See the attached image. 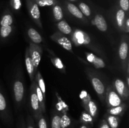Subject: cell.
Returning a JSON list of instances; mask_svg holds the SVG:
<instances>
[{
  "instance_id": "d590c367",
  "label": "cell",
  "mask_w": 129,
  "mask_h": 128,
  "mask_svg": "<svg viewBox=\"0 0 129 128\" xmlns=\"http://www.w3.org/2000/svg\"><path fill=\"white\" fill-rule=\"evenodd\" d=\"M26 128H35V125H34V119L31 117V115H28L26 119Z\"/></svg>"
},
{
  "instance_id": "e0dca14e",
  "label": "cell",
  "mask_w": 129,
  "mask_h": 128,
  "mask_svg": "<svg viewBox=\"0 0 129 128\" xmlns=\"http://www.w3.org/2000/svg\"><path fill=\"white\" fill-rule=\"evenodd\" d=\"M27 33L29 38L31 39V40L34 43L39 44L42 41V38L41 35L35 29L30 28L28 30Z\"/></svg>"
},
{
  "instance_id": "f1b7e54d",
  "label": "cell",
  "mask_w": 129,
  "mask_h": 128,
  "mask_svg": "<svg viewBox=\"0 0 129 128\" xmlns=\"http://www.w3.org/2000/svg\"><path fill=\"white\" fill-rule=\"evenodd\" d=\"M79 97L81 99L84 108H85L86 107L88 103L89 102V100L91 99L90 95H89L86 90H82V91L81 92L80 95H79Z\"/></svg>"
},
{
  "instance_id": "9c48e42d",
  "label": "cell",
  "mask_w": 129,
  "mask_h": 128,
  "mask_svg": "<svg viewBox=\"0 0 129 128\" xmlns=\"http://www.w3.org/2000/svg\"><path fill=\"white\" fill-rule=\"evenodd\" d=\"M13 91L15 100L18 104H19L23 100L24 95V86L20 80H17L15 82L13 85Z\"/></svg>"
},
{
  "instance_id": "4316f807",
  "label": "cell",
  "mask_w": 129,
  "mask_h": 128,
  "mask_svg": "<svg viewBox=\"0 0 129 128\" xmlns=\"http://www.w3.org/2000/svg\"><path fill=\"white\" fill-rule=\"evenodd\" d=\"M60 122L61 128H69L71 124V120L66 114H64L60 116Z\"/></svg>"
},
{
  "instance_id": "4fadbf2b",
  "label": "cell",
  "mask_w": 129,
  "mask_h": 128,
  "mask_svg": "<svg viewBox=\"0 0 129 128\" xmlns=\"http://www.w3.org/2000/svg\"><path fill=\"white\" fill-rule=\"evenodd\" d=\"M94 24L100 31H103V32L106 31L108 29V26H107L105 19L102 15H99V14L96 15L94 16Z\"/></svg>"
},
{
  "instance_id": "9a60e30c",
  "label": "cell",
  "mask_w": 129,
  "mask_h": 128,
  "mask_svg": "<svg viewBox=\"0 0 129 128\" xmlns=\"http://www.w3.org/2000/svg\"><path fill=\"white\" fill-rule=\"evenodd\" d=\"M66 7L68 10L69 11V12L72 15L75 16L77 18L80 19V20H84V21L86 20L85 17H84V15H83L81 11H80V10H79V9L78 8V7H77L75 5L71 3L67 2Z\"/></svg>"
},
{
  "instance_id": "7a4b0ae2",
  "label": "cell",
  "mask_w": 129,
  "mask_h": 128,
  "mask_svg": "<svg viewBox=\"0 0 129 128\" xmlns=\"http://www.w3.org/2000/svg\"><path fill=\"white\" fill-rule=\"evenodd\" d=\"M30 103H31V109L34 113V117L37 120L40 115H43V113L37 95L36 83L35 81L32 82L30 86Z\"/></svg>"
},
{
  "instance_id": "277c9868",
  "label": "cell",
  "mask_w": 129,
  "mask_h": 128,
  "mask_svg": "<svg viewBox=\"0 0 129 128\" xmlns=\"http://www.w3.org/2000/svg\"><path fill=\"white\" fill-rule=\"evenodd\" d=\"M105 99L107 105L109 108L117 106L122 104V99L112 85H109L106 89Z\"/></svg>"
},
{
  "instance_id": "8992f818",
  "label": "cell",
  "mask_w": 129,
  "mask_h": 128,
  "mask_svg": "<svg viewBox=\"0 0 129 128\" xmlns=\"http://www.w3.org/2000/svg\"><path fill=\"white\" fill-rule=\"evenodd\" d=\"M50 38L53 41L59 44V45H60L62 47L64 48L65 50H68V51L73 53L71 41L66 36H64L62 33L60 32H55V33H54L50 36Z\"/></svg>"
},
{
  "instance_id": "d4e9b609",
  "label": "cell",
  "mask_w": 129,
  "mask_h": 128,
  "mask_svg": "<svg viewBox=\"0 0 129 128\" xmlns=\"http://www.w3.org/2000/svg\"><path fill=\"white\" fill-rule=\"evenodd\" d=\"M13 17L10 13H5L3 16H2L0 21V25L1 26H11L13 23Z\"/></svg>"
},
{
  "instance_id": "ba28073f",
  "label": "cell",
  "mask_w": 129,
  "mask_h": 128,
  "mask_svg": "<svg viewBox=\"0 0 129 128\" xmlns=\"http://www.w3.org/2000/svg\"><path fill=\"white\" fill-rule=\"evenodd\" d=\"M113 87L122 99L127 100L129 96L128 87L121 79H117L113 82Z\"/></svg>"
},
{
  "instance_id": "74e56055",
  "label": "cell",
  "mask_w": 129,
  "mask_h": 128,
  "mask_svg": "<svg viewBox=\"0 0 129 128\" xmlns=\"http://www.w3.org/2000/svg\"><path fill=\"white\" fill-rule=\"evenodd\" d=\"M123 31H125L126 33H128L129 31V18L128 17L126 18L125 21L124 26H123Z\"/></svg>"
},
{
  "instance_id": "7402d4cb",
  "label": "cell",
  "mask_w": 129,
  "mask_h": 128,
  "mask_svg": "<svg viewBox=\"0 0 129 128\" xmlns=\"http://www.w3.org/2000/svg\"><path fill=\"white\" fill-rule=\"evenodd\" d=\"M50 60H51L52 63L53 65H54V67H55L57 69H59V70H60V72H66L65 66H64V63H62V60H60L59 58L57 57V56L52 55L50 56Z\"/></svg>"
},
{
  "instance_id": "d6986e66",
  "label": "cell",
  "mask_w": 129,
  "mask_h": 128,
  "mask_svg": "<svg viewBox=\"0 0 129 128\" xmlns=\"http://www.w3.org/2000/svg\"><path fill=\"white\" fill-rule=\"evenodd\" d=\"M52 13L55 20L59 21H61L64 15H63L62 9L60 5L59 4L58 1L54 6H52Z\"/></svg>"
},
{
  "instance_id": "3957f363",
  "label": "cell",
  "mask_w": 129,
  "mask_h": 128,
  "mask_svg": "<svg viewBox=\"0 0 129 128\" xmlns=\"http://www.w3.org/2000/svg\"><path fill=\"white\" fill-rule=\"evenodd\" d=\"M28 48L30 56L34 65V70L36 73V72L37 71V68L41 60L43 53L42 48L38 44L34 43H30L29 48Z\"/></svg>"
},
{
  "instance_id": "52a82bcc",
  "label": "cell",
  "mask_w": 129,
  "mask_h": 128,
  "mask_svg": "<svg viewBox=\"0 0 129 128\" xmlns=\"http://www.w3.org/2000/svg\"><path fill=\"white\" fill-rule=\"evenodd\" d=\"M89 79L95 92L98 94L101 100H103V99H105V97L106 89L105 85L98 77L95 76L93 74L89 75Z\"/></svg>"
},
{
  "instance_id": "f546056e",
  "label": "cell",
  "mask_w": 129,
  "mask_h": 128,
  "mask_svg": "<svg viewBox=\"0 0 129 128\" xmlns=\"http://www.w3.org/2000/svg\"><path fill=\"white\" fill-rule=\"evenodd\" d=\"M6 108H7V105H6V101L4 97L3 94L0 91V113L3 114V118H5L4 117V114L6 111Z\"/></svg>"
},
{
  "instance_id": "8d00e7d4",
  "label": "cell",
  "mask_w": 129,
  "mask_h": 128,
  "mask_svg": "<svg viewBox=\"0 0 129 128\" xmlns=\"http://www.w3.org/2000/svg\"><path fill=\"white\" fill-rule=\"evenodd\" d=\"M11 5L15 10H19L21 7L20 0H11Z\"/></svg>"
},
{
  "instance_id": "f35d334b",
  "label": "cell",
  "mask_w": 129,
  "mask_h": 128,
  "mask_svg": "<svg viewBox=\"0 0 129 128\" xmlns=\"http://www.w3.org/2000/svg\"><path fill=\"white\" fill-rule=\"evenodd\" d=\"M99 128H110V127L109 125H108V124L107 123V120H106L105 119H104V120H102V122H101Z\"/></svg>"
},
{
  "instance_id": "7c38bea8",
  "label": "cell",
  "mask_w": 129,
  "mask_h": 128,
  "mask_svg": "<svg viewBox=\"0 0 129 128\" xmlns=\"http://www.w3.org/2000/svg\"><path fill=\"white\" fill-rule=\"evenodd\" d=\"M25 65H26V71L28 74L30 80H31V82H33L36 73H35V70H34V65H33L32 61H31V59L30 56L28 48L26 49V53H25Z\"/></svg>"
},
{
  "instance_id": "ffe728a7",
  "label": "cell",
  "mask_w": 129,
  "mask_h": 128,
  "mask_svg": "<svg viewBox=\"0 0 129 128\" xmlns=\"http://www.w3.org/2000/svg\"><path fill=\"white\" fill-rule=\"evenodd\" d=\"M58 29L60 30V33L65 35H70L72 33V28L69 24L64 20H61L57 25Z\"/></svg>"
},
{
  "instance_id": "83f0119b",
  "label": "cell",
  "mask_w": 129,
  "mask_h": 128,
  "mask_svg": "<svg viewBox=\"0 0 129 128\" xmlns=\"http://www.w3.org/2000/svg\"><path fill=\"white\" fill-rule=\"evenodd\" d=\"M78 8L80 10V11H81V13L84 16H87V17H89V16H91V12L90 8L85 3H80L79 4V8Z\"/></svg>"
},
{
  "instance_id": "60d3db41",
  "label": "cell",
  "mask_w": 129,
  "mask_h": 128,
  "mask_svg": "<svg viewBox=\"0 0 129 128\" xmlns=\"http://www.w3.org/2000/svg\"><path fill=\"white\" fill-rule=\"evenodd\" d=\"M80 128H89L88 127V125H86V124H83L80 127Z\"/></svg>"
},
{
  "instance_id": "cb8c5ba5",
  "label": "cell",
  "mask_w": 129,
  "mask_h": 128,
  "mask_svg": "<svg viewBox=\"0 0 129 128\" xmlns=\"http://www.w3.org/2000/svg\"><path fill=\"white\" fill-rule=\"evenodd\" d=\"M36 83V82H35ZM36 93L37 95L38 100H39V104H40V108L42 109V113L45 112V99L44 98V95H43L42 92L40 88L38 87V85L36 84Z\"/></svg>"
},
{
  "instance_id": "d6a6232c",
  "label": "cell",
  "mask_w": 129,
  "mask_h": 128,
  "mask_svg": "<svg viewBox=\"0 0 129 128\" xmlns=\"http://www.w3.org/2000/svg\"><path fill=\"white\" fill-rule=\"evenodd\" d=\"M60 115L59 114L53 115L52 117L51 128H61L60 127Z\"/></svg>"
},
{
  "instance_id": "e575fe53",
  "label": "cell",
  "mask_w": 129,
  "mask_h": 128,
  "mask_svg": "<svg viewBox=\"0 0 129 128\" xmlns=\"http://www.w3.org/2000/svg\"><path fill=\"white\" fill-rule=\"evenodd\" d=\"M120 8L125 12H128L129 9V0H118Z\"/></svg>"
},
{
  "instance_id": "30bf717a",
  "label": "cell",
  "mask_w": 129,
  "mask_h": 128,
  "mask_svg": "<svg viewBox=\"0 0 129 128\" xmlns=\"http://www.w3.org/2000/svg\"><path fill=\"white\" fill-rule=\"evenodd\" d=\"M85 53L87 60L91 63L96 69H102L105 67V63L101 58L98 57L92 53L85 52Z\"/></svg>"
},
{
  "instance_id": "6da1fadb",
  "label": "cell",
  "mask_w": 129,
  "mask_h": 128,
  "mask_svg": "<svg viewBox=\"0 0 129 128\" xmlns=\"http://www.w3.org/2000/svg\"><path fill=\"white\" fill-rule=\"evenodd\" d=\"M28 12L33 21L40 28H42L40 10L35 0H25Z\"/></svg>"
},
{
  "instance_id": "8fae6325",
  "label": "cell",
  "mask_w": 129,
  "mask_h": 128,
  "mask_svg": "<svg viewBox=\"0 0 129 128\" xmlns=\"http://www.w3.org/2000/svg\"><path fill=\"white\" fill-rule=\"evenodd\" d=\"M128 42L125 39H123L121 42L120 45L119 47V50H118V55L120 60L122 61L123 65H124V69L125 68V65H126V61L127 60V57H128Z\"/></svg>"
},
{
  "instance_id": "ac0fdd59",
  "label": "cell",
  "mask_w": 129,
  "mask_h": 128,
  "mask_svg": "<svg viewBox=\"0 0 129 128\" xmlns=\"http://www.w3.org/2000/svg\"><path fill=\"white\" fill-rule=\"evenodd\" d=\"M35 82H36L37 85H38L40 89L41 90L42 92L43 95H44V98L45 100V82H44V79H43L42 76L41 74L39 71H37V73L35 75Z\"/></svg>"
},
{
  "instance_id": "5b68a950",
  "label": "cell",
  "mask_w": 129,
  "mask_h": 128,
  "mask_svg": "<svg viewBox=\"0 0 129 128\" xmlns=\"http://www.w3.org/2000/svg\"><path fill=\"white\" fill-rule=\"evenodd\" d=\"M72 41L76 46H90L91 38L89 35L81 30H76L71 36Z\"/></svg>"
},
{
  "instance_id": "1f68e13d",
  "label": "cell",
  "mask_w": 129,
  "mask_h": 128,
  "mask_svg": "<svg viewBox=\"0 0 129 128\" xmlns=\"http://www.w3.org/2000/svg\"><path fill=\"white\" fill-rule=\"evenodd\" d=\"M12 31V27L11 26H1L0 28V35L2 38H5L8 37Z\"/></svg>"
},
{
  "instance_id": "603a6c76",
  "label": "cell",
  "mask_w": 129,
  "mask_h": 128,
  "mask_svg": "<svg viewBox=\"0 0 129 128\" xmlns=\"http://www.w3.org/2000/svg\"><path fill=\"white\" fill-rule=\"evenodd\" d=\"M106 120L110 128H118L120 119L119 117L108 114V116L107 117Z\"/></svg>"
},
{
  "instance_id": "484cf974",
  "label": "cell",
  "mask_w": 129,
  "mask_h": 128,
  "mask_svg": "<svg viewBox=\"0 0 129 128\" xmlns=\"http://www.w3.org/2000/svg\"><path fill=\"white\" fill-rule=\"evenodd\" d=\"M81 121L86 125H92L93 123V118L89 113L86 111H84L82 112L81 115Z\"/></svg>"
},
{
  "instance_id": "b9f144b4",
  "label": "cell",
  "mask_w": 129,
  "mask_h": 128,
  "mask_svg": "<svg viewBox=\"0 0 129 128\" xmlns=\"http://www.w3.org/2000/svg\"><path fill=\"white\" fill-rule=\"evenodd\" d=\"M69 1H77V0H69Z\"/></svg>"
},
{
  "instance_id": "836d02e7",
  "label": "cell",
  "mask_w": 129,
  "mask_h": 128,
  "mask_svg": "<svg viewBox=\"0 0 129 128\" xmlns=\"http://www.w3.org/2000/svg\"><path fill=\"white\" fill-rule=\"evenodd\" d=\"M38 122V127L39 128H48L47 127V121L45 120V118L43 115H40L37 119Z\"/></svg>"
},
{
  "instance_id": "44dd1931",
  "label": "cell",
  "mask_w": 129,
  "mask_h": 128,
  "mask_svg": "<svg viewBox=\"0 0 129 128\" xmlns=\"http://www.w3.org/2000/svg\"><path fill=\"white\" fill-rule=\"evenodd\" d=\"M85 110L88 113H89L93 118H94L96 117L97 115V112H98V108H97V105L96 103L94 101L91 99L89 101V102L87 104L86 107L85 108Z\"/></svg>"
},
{
  "instance_id": "2e32d148",
  "label": "cell",
  "mask_w": 129,
  "mask_h": 128,
  "mask_svg": "<svg viewBox=\"0 0 129 128\" xmlns=\"http://www.w3.org/2000/svg\"><path fill=\"white\" fill-rule=\"evenodd\" d=\"M115 18L118 27L121 30H123V26L126 20L125 12L121 8L118 9L116 12Z\"/></svg>"
},
{
  "instance_id": "4dcf8cb0",
  "label": "cell",
  "mask_w": 129,
  "mask_h": 128,
  "mask_svg": "<svg viewBox=\"0 0 129 128\" xmlns=\"http://www.w3.org/2000/svg\"><path fill=\"white\" fill-rule=\"evenodd\" d=\"M38 6L44 7V6H54L58 1V0H35Z\"/></svg>"
},
{
  "instance_id": "ab89813d",
  "label": "cell",
  "mask_w": 129,
  "mask_h": 128,
  "mask_svg": "<svg viewBox=\"0 0 129 128\" xmlns=\"http://www.w3.org/2000/svg\"><path fill=\"white\" fill-rule=\"evenodd\" d=\"M19 128H26V126H25V124L24 121H22L21 123V125L19 127Z\"/></svg>"
},
{
  "instance_id": "5bb4252c",
  "label": "cell",
  "mask_w": 129,
  "mask_h": 128,
  "mask_svg": "<svg viewBox=\"0 0 129 128\" xmlns=\"http://www.w3.org/2000/svg\"><path fill=\"white\" fill-rule=\"evenodd\" d=\"M127 109L126 104H121L117 106L110 107L108 109V113L110 115H115V116H122L124 114L125 112Z\"/></svg>"
}]
</instances>
